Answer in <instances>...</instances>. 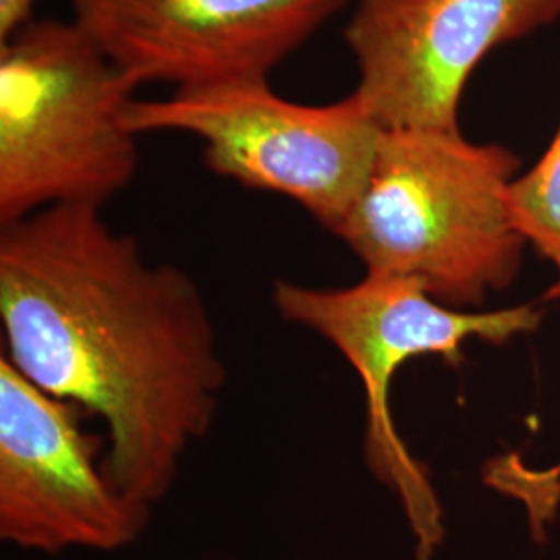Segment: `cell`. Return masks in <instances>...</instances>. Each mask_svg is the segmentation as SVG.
Listing matches in <instances>:
<instances>
[{"instance_id": "6da1fadb", "label": "cell", "mask_w": 560, "mask_h": 560, "mask_svg": "<svg viewBox=\"0 0 560 560\" xmlns=\"http://www.w3.org/2000/svg\"><path fill=\"white\" fill-rule=\"evenodd\" d=\"M2 355L106 425L104 471L154 506L208 436L226 384L200 287L154 264L94 206L0 229Z\"/></svg>"}, {"instance_id": "7a4b0ae2", "label": "cell", "mask_w": 560, "mask_h": 560, "mask_svg": "<svg viewBox=\"0 0 560 560\" xmlns=\"http://www.w3.org/2000/svg\"><path fill=\"white\" fill-rule=\"evenodd\" d=\"M520 159L460 131L384 129L360 200L332 233L365 275L413 280L455 310L480 305L520 270L509 191Z\"/></svg>"}, {"instance_id": "3957f363", "label": "cell", "mask_w": 560, "mask_h": 560, "mask_svg": "<svg viewBox=\"0 0 560 560\" xmlns=\"http://www.w3.org/2000/svg\"><path fill=\"white\" fill-rule=\"evenodd\" d=\"M136 83L75 21H27L0 42V226L119 196L140 166Z\"/></svg>"}, {"instance_id": "277c9868", "label": "cell", "mask_w": 560, "mask_h": 560, "mask_svg": "<svg viewBox=\"0 0 560 560\" xmlns=\"http://www.w3.org/2000/svg\"><path fill=\"white\" fill-rule=\"evenodd\" d=\"M272 303L291 324L328 340L351 363L365 390V459L374 476L397 497L416 538V559L432 560L444 540L436 490L390 413V384L409 360L441 358L463 363V345L478 339L502 345L538 330L536 303L497 312L455 310L430 298L413 280L365 275L340 289L275 280Z\"/></svg>"}, {"instance_id": "5b68a950", "label": "cell", "mask_w": 560, "mask_h": 560, "mask_svg": "<svg viewBox=\"0 0 560 560\" xmlns=\"http://www.w3.org/2000/svg\"><path fill=\"white\" fill-rule=\"evenodd\" d=\"M125 120L136 136L179 131L200 138L212 173L298 201L330 233L360 200L384 133L355 92L330 104H301L272 92L268 80L133 101Z\"/></svg>"}, {"instance_id": "8992f818", "label": "cell", "mask_w": 560, "mask_h": 560, "mask_svg": "<svg viewBox=\"0 0 560 560\" xmlns=\"http://www.w3.org/2000/svg\"><path fill=\"white\" fill-rule=\"evenodd\" d=\"M83 418L0 353V540L42 555L115 552L145 532L152 506L106 476V436Z\"/></svg>"}, {"instance_id": "52a82bcc", "label": "cell", "mask_w": 560, "mask_h": 560, "mask_svg": "<svg viewBox=\"0 0 560 560\" xmlns=\"http://www.w3.org/2000/svg\"><path fill=\"white\" fill-rule=\"evenodd\" d=\"M560 18V0H360L345 44L384 129L460 131L463 92L492 50Z\"/></svg>"}, {"instance_id": "ba28073f", "label": "cell", "mask_w": 560, "mask_h": 560, "mask_svg": "<svg viewBox=\"0 0 560 560\" xmlns=\"http://www.w3.org/2000/svg\"><path fill=\"white\" fill-rule=\"evenodd\" d=\"M73 21L136 83L175 90L268 73L349 0H67Z\"/></svg>"}, {"instance_id": "9c48e42d", "label": "cell", "mask_w": 560, "mask_h": 560, "mask_svg": "<svg viewBox=\"0 0 560 560\" xmlns=\"http://www.w3.org/2000/svg\"><path fill=\"white\" fill-rule=\"evenodd\" d=\"M509 208L523 240L552 261L560 277V125L540 161L513 180Z\"/></svg>"}, {"instance_id": "30bf717a", "label": "cell", "mask_w": 560, "mask_h": 560, "mask_svg": "<svg viewBox=\"0 0 560 560\" xmlns=\"http://www.w3.org/2000/svg\"><path fill=\"white\" fill-rule=\"evenodd\" d=\"M548 298H560V277ZM483 481L520 501L527 509L534 536L544 538L546 525L555 520L560 506V463L548 469H534L523 465L520 455H502L486 465Z\"/></svg>"}, {"instance_id": "8fae6325", "label": "cell", "mask_w": 560, "mask_h": 560, "mask_svg": "<svg viewBox=\"0 0 560 560\" xmlns=\"http://www.w3.org/2000/svg\"><path fill=\"white\" fill-rule=\"evenodd\" d=\"M34 2L36 0H0V42L32 21Z\"/></svg>"}]
</instances>
